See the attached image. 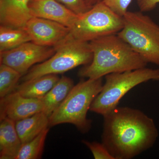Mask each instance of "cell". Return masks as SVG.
I'll use <instances>...</instances> for the list:
<instances>
[{"mask_svg":"<svg viewBox=\"0 0 159 159\" xmlns=\"http://www.w3.org/2000/svg\"><path fill=\"white\" fill-rule=\"evenodd\" d=\"M56 51L54 47L25 43L14 49L0 52L1 64L9 66L24 75L35 64L43 62L52 57Z\"/></svg>","mask_w":159,"mask_h":159,"instance_id":"cell-8","label":"cell"},{"mask_svg":"<svg viewBox=\"0 0 159 159\" xmlns=\"http://www.w3.org/2000/svg\"><path fill=\"white\" fill-rule=\"evenodd\" d=\"M23 75L16 70L6 65H0V97L11 93L18 85Z\"/></svg>","mask_w":159,"mask_h":159,"instance_id":"cell-19","label":"cell"},{"mask_svg":"<svg viewBox=\"0 0 159 159\" xmlns=\"http://www.w3.org/2000/svg\"><path fill=\"white\" fill-rule=\"evenodd\" d=\"M103 116L102 143L115 159H131L151 148L159 132L153 119L137 109L121 107Z\"/></svg>","mask_w":159,"mask_h":159,"instance_id":"cell-1","label":"cell"},{"mask_svg":"<svg viewBox=\"0 0 159 159\" xmlns=\"http://www.w3.org/2000/svg\"><path fill=\"white\" fill-rule=\"evenodd\" d=\"M117 34L147 63L159 65V25L141 11H127Z\"/></svg>","mask_w":159,"mask_h":159,"instance_id":"cell-4","label":"cell"},{"mask_svg":"<svg viewBox=\"0 0 159 159\" xmlns=\"http://www.w3.org/2000/svg\"><path fill=\"white\" fill-rule=\"evenodd\" d=\"M87 4L88 5L89 7L92 8L94 5L97 4V3L102 2V0H85Z\"/></svg>","mask_w":159,"mask_h":159,"instance_id":"cell-24","label":"cell"},{"mask_svg":"<svg viewBox=\"0 0 159 159\" xmlns=\"http://www.w3.org/2000/svg\"><path fill=\"white\" fill-rule=\"evenodd\" d=\"M22 145L15 122L7 118L1 119L0 159H16Z\"/></svg>","mask_w":159,"mask_h":159,"instance_id":"cell-13","label":"cell"},{"mask_svg":"<svg viewBox=\"0 0 159 159\" xmlns=\"http://www.w3.org/2000/svg\"><path fill=\"white\" fill-rule=\"evenodd\" d=\"M49 131V128L46 129L34 139L22 144L16 159L41 158Z\"/></svg>","mask_w":159,"mask_h":159,"instance_id":"cell-18","label":"cell"},{"mask_svg":"<svg viewBox=\"0 0 159 159\" xmlns=\"http://www.w3.org/2000/svg\"><path fill=\"white\" fill-rule=\"evenodd\" d=\"M82 142L90 149L95 159H115L102 142H91L84 140Z\"/></svg>","mask_w":159,"mask_h":159,"instance_id":"cell-20","label":"cell"},{"mask_svg":"<svg viewBox=\"0 0 159 159\" xmlns=\"http://www.w3.org/2000/svg\"><path fill=\"white\" fill-rule=\"evenodd\" d=\"M31 0H0L1 25L24 29L32 17L29 4Z\"/></svg>","mask_w":159,"mask_h":159,"instance_id":"cell-12","label":"cell"},{"mask_svg":"<svg viewBox=\"0 0 159 159\" xmlns=\"http://www.w3.org/2000/svg\"><path fill=\"white\" fill-rule=\"evenodd\" d=\"M0 119L7 118L15 122L43 112L42 99L23 97L15 92L1 98Z\"/></svg>","mask_w":159,"mask_h":159,"instance_id":"cell-10","label":"cell"},{"mask_svg":"<svg viewBox=\"0 0 159 159\" xmlns=\"http://www.w3.org/2000/svg\"><path fill=\"white\" fill-rule=\"evenodd\" d=\"M150 80L159 81V69L145 67L107 75L105 83L92 102L90 111L105 116L116 108L129 91Z\"/></svg>","mask_w":159,"mask_h":159,"instance_id":"cell-5","label":"cell"},{"mask_svg":"<svg viewBox=\"0 0 159 159\" xmlns=\"http://www.w3.org/2000/svg\"><path fill=\"white\" fill-rule=\"evenodd\" d=\"M29 42H31V37L25 29L1 25L0 52L14 49Z\"/></svg>","mask_w":159,"mask_h":159,"instance_id":"cell-17","label":"cell"},{"mask_svg":"<svg viewBox=\"0 0 159 159\" xmlns=\"http://www.w3.org/2000/svg\"><path fill=\"white\" fill-rule=\"evenodd\" d=\"M29 7L32 17L51 20L70 29L78 16L56 0H31Z\"/></svg>","mask_w":159,"mask_h":159,"instance_id":"cell-11","label":"cell"},{"mask_svg":"<svg viewBox=\"0 0 159 159\" xmlns=\"http://www.w3.org/2000/svg\"><path fill=\"white\" fill-rule=\"evenodd\" d=\"M16 129L22 144L37 137L49 126V117L41 112L15 122Z\"/></svg>","mask_w":159,"mask_h":159,"instance_id":"cell-15","label":"cell"},{"mask_svg":"<svg viewBox=\"0 0 159 159\" xmlns=\"http://www.w3.org/2000/svg\"><path fill=\"white\" fill-rule=\"evenodd\" d=\"M31 42L43 46L55 48L67 36L70 29L62 24L42 18L32 17L24 28Z\"/></svg>","mask_w":159,"mask_h":159,"instance_id":"cell-9","label":"cell"},{"mask_svg":"<svg viewBox=\"0 0 159 159\" xmlns=\"http://www.w3.org/2000/svg\"><path fill=\"white\" fill-rule=\"evenodd\" d=\"M59 79L57 74L44 75L18 84L13 92L26 98L41 99Z\"/></svg>","mask_w":159,"mask_h":159,"instance_id":"cell-14","label":"cell"},{"mask_svg":"<svg viewBox=\"0 0 159 159\" xmlns=\"http://www.w3.org/2000/svg\"><path fill=\"white\" fill-rule=\"evenodd\" d=\"M123 26V16L116 14L102 1L78 16L65 39L54 48L71 42H89L102 36L117 34Z\"/></svg>","mask_w":159,"mask_h":159,"instance_id":"cell-6","label":"cell"},{"mask_svg":"<svg viewBox=\"0 0 159 159\" xmlns=\"http://www.w3.org/2000/svg\"><path fill=\"white\" fill-rule=\"evenodd\" d=\"M102 77L81 80L74 85L61 105L49 117V126L70 123L82 133L90 130L92 120L87 118L92 102L101 92Z\"/></svg>","mask_w":159,"mask_h":159,"instance_id":"cell-3","label":"cell"},{"mask_svg":"<svg viewBox=\"0 0 159 159\" xmlns=\"http://www.w3.org/2000/svg\"><path fill=\"white\" fill-rule=\"evenodd\" d=\"M74 86L71 78L62 76L42 99L43 112L49 117L66 99Z\"/></svg>","mask_w":159,"mask_h":159,"instance_id":"cell-16","label":"cell"},{"mask_svg":"<svg viewBox=\"0 0 159 159\" xmlns=\"http://www.w3.org/2000/svg\"><path fill=\"white\" fill-rule=\"evenodd\" d=\"M55 54L29 70L21 78L22 82L48 74H57L92 61L93 53L89 43L73 41L55 48Z\"/></svg>","mask_w":159,"mask_h":159,"instance_id":"cell-7","label":"cell"},{"mask_svg":"<svg viewBox=\"0 0 159 159\" xmlns=\"http://www.w3.org/2000/svg\"><path fill=\"white\" fill-rule=\"evenodd\" d=\"M132 0H102L103 2L116 14L123 16Z\"/></svg>","mask_w":159,"mask_h":159,"instance_id":"cell-22","label":"cell"},{"mask_svg":"<svg viewBox=\"0 0 159 159\" xmlns=\"http://www.w3.org/2000/svg\"><path fill=\"white\" fill-rule=\"evenodd\" d=\"M93 58L78 72L79 77L98 79L112 73L145 68L147 63L117 34L89 42Z\"/></svg>","mask_w":159,"mask_h":159,"instance_id":"cell-2","label":"cell"},{"mask_svg":"<svg viewBox=\"0 0 159 159\" xmlns=\"http://www.w3.org/2000/svg\"><path fill=\"white\" fill-rule=\"evenodd\" d=\"M140 11L143 12L152 11L156 8L159 0H136Z\"/></svg>","mask_w":159,"mask_h":159,"instance_id":"cell-23","label":"cell"},{"mask_svg":"<svg viewBox=\"0 0 159 159\" xmlns=\"http://www.w3.org/2000/svg\"><path fill=\"white\" fill-rule=\"evenodd\" d=\"M62 3L68 9L79 16L85 13L91 8L87 4L85 0H57Z\"/></svg>","mask_w":159,"mask_h":159,"instance_id":"cell-21","label":"cell"}]
</instances>
